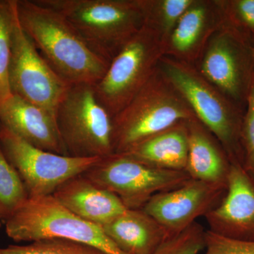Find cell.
Returning <instances> with one entry per match:
<instances>
[{
  "label": "cell",
  "instance_id": "cell-22",
  "mask_svg": "<svg viewBox=\"0 0 254 254\" xmlns=\"http://www.w3.org/2000/svg\"><path fill=\"white\" fill-rule=\"evenodd\" d=\"M15 15V0H0V102L12 95L9 69Z\"/></svg>",
  "mask_w": 254,
  "mask_h": 254
},
{
  "label": "cell",
  "instance_id": "cell-11",
  "mask_svg": "<svg viewBox=\"0 0 254 254\" xmlns=\"http://www.w3.org/2000/svg\"><path fill=\"white\" fill-rule=\"evenodd\" d=\"M9 82L11 94L41 107L55 117L58 105L70 86L43 59L21 28L16 10Z\"/></svg>",
  "mask_w": 254,
  "mask_h": 254
},
{
  "label": "cell",
  "instance_id": "cell-3",
  "mask_svg": "<svg viewBox=\"0 0 254 254\" xmlns=\"http://www.w3.org/2000/svg\"><path fill=\"white\" fill-rule=\"evenodd\" d=\"M158 68L186 100L195 118L218 140L230 163L242 165V131L246 110L207 81L194 65L165 55Z\"/></svg>",
  "mask_w": 254,
  "mask_h": 254
},
{
  "label": "cell",
  "instance_id": "cell-14",
  "mask_svg": "<svg viewBox=\"0 0 254 254\" xmlns=\"http://www.w3.org/2000/svg\"><path fill=\"white\" fill-rule=\"evenodd\" d=\"M227 17L226 1L193 0L172 32L165 55L194 65Z\"/></svg>",
  "mask_w": 254,
  "mask_h": 254
},
{
  "label": "cell",
  "instance_id": "cell-12",
  "mask_svg": "<svg viewBox=\"0 0 254 254\" xmlns=\"http://www.w3.org/2000/svg\"><path fill=\"white\" fill-rule=\"evenodd\" d=\"M227 185L190 180L175 190L153 195L143 210L155 219L169 238L191 226L221 201Z\"/></svg>",
  "mask_w": 254,
  "mask_h": 254
},
{
  "label": "cell",
  "instance_id": "cell-19",
  "mask_svg": "<svg viewBox=\"0 0 254 254\" xmlns=\"http://www.w3.org/2000/svg\"><path fill=\"white\" fill-rule=\"evenodd\" d=\"M188 150V131L184 122L147 138L126 154L155 168L185 171Z\"/></svg>",
  "mask_w": 254,
  "mask_h": 254
},
{
  "label": "cell",
  "instance_id": "cell-26",
  "mask_svg": "<svg viewBox=\"0 0 254 254\" xmlns=\"http://www.w3.org/2000/svg\"><path fill=\"white\" fill-rule=\"evenodd\" d=\"M242 166L254 179V84L249 97L242 131Z\"/></svg>",
  "mask_w": 254,
  "mask_h": 254
},
{
  "label": "cell",
  "instance_id": "cell-2",
  "mask_svg": "<svg viewBox=\"0 0 254 254\" xmlns=\"http://www.w3.org/2000/svg\"><path fill=\"white\" fill-rule=\"evenodd\" d=\"M64 17L88 47L110 63L144 26L145 0H38Z\"/></svg>",
  "mask_w": 254,
  "mask_h": 254
},
{
  "label": "cell",
  "instance_id": "cell-7",
  "mask_svg": "<svg viewBox=\"0 0 254 254\" xmlns=\"http://www.w3.org/2000/svg\"><path fill=\"white\" fill-rule=\"evenodd\" d=\"M165 48L161 35L145 23L112 60L104 76L94 85L97 98L112 118L149 81L165 55Z\"/></svg>",
  "mask_w": 254,
  "mask_h": 254
},
{
  "label": "cell",
  "instance_id": "cell-21",
  "mask_svg": "<svg viewBox=\"0 0 254 254\" xmlns=\"http://www.w3.org/2000/svg\"><path fill=\"white\" fill-rule=\"evenodd\" d=\"M146 21L168 42L179 20L193 0H145Z\"/></svg>",
  "mask_w": 254,
  "mask_h": 254
},
{
  "label": "cell",
  "instance_id": "cell-27",
  "mask_svg": "<svg viewBox=\"0 0 254 254\" xmlns=\"http://www.w3.org/2000/svg\"><path fill=\"white\" fill-rule=\"evenodd\" d=\"M230 17L254 36V0L226 1Z\"/></svg>",
  "mask_w": 254,
  "mask_h": 254
},
{
  "label": "cell",
  "instance_id": "cell-10",
  "mask_svg": "<svg viewBox=\"0 0 254 254\" xmlns=\"http://www.w3.org/2000/svg\"><path fill=\"white\" fill-rule=\"evenodd\" d=\"M0 146L21 177L29 198L53 195L70 177L86 172L100 158H78L40 149L0 125Z\"/></svg>",
  "mask_w": 254,
  "mask_h": 254
},
{
  "label": "cell",
  "instance_id": "cell-5",
  "mask_svg": "<svg viewBox=\"0 0 254 254\" xmlns=\"http://www.w3.org/2000/svg\"><path fill=\"white\" fill-rule=\"evenodd\" d=\"M194 66L207 81L246 110L254 84V36L228 12Z\"/></svg>",
  "mask_w": 254,
  "mask_h": 254
},
{
  "label": "cell",
  "instance_id": "cell-1",
  "mask_svg": "<svg viewBox=\"0 0 254 254\" xmlns=\"http://www.w3.org/2000/svg\"><path fill=\"white\" fill-rule=\"evenodd\" d=\"M18 22L50 67L69 85H95L110 64L58 11L38 0H15Z\"/></svg>",
  "mask_w": 254,
  "mask_h": 254
},
{
  "label": "cell",
  "instance_id": "cell-4",
  "mask_svg": "<svg viewBox=\"0 0 254 254\" xmlns=\"http://www.w3.org/2000/svg\"><path fill=\"white\" fill-rule=\"evenodd\" d=\"M195 119L186 100L158 68L136 96L113 117V153H126L147 138Z\"/></svg>",
  "mask_w": 254,
  "mask_h": 254
},
{
  "label": "cell",
  "instance_id": "cell-9",
  "mask_svg": "<svg viewBox=\"0 0 254 254\" xmlns=\"http://www.w3.org/2000/svg\"><path fill=\"white\" fill-rule=\"evenodd\" d=\"M83 174L117 195L127 209L134 210L143 209L153 195L191 180L186 171L155 168L126 153L100 158Z\"/></svg>",
  "mask_w": 254,
  "mask_h": 254
},
{
  "label": "cell",
  "instance_id": "cell-13",
  "mask_svg": "<svg viewBox=\"0 0 254 254\" xmlns=\"http://www.w3.org/2000/svg\"><path fill=\"white\" fill-rule=\"evenodd\" d=\"M209 231L220 236L254 241V179L241 164H231L227 190L205 216Z\"/></svg>",
  "mask_w": 254,
  "mask_h": 254
},
{
  "label": "cell",
  "instance_id": "cell-16",
  "mask_svg": "<svg viewBox=\"0 0 254 254\" xmlns=\"http://www.w3.org/2000/svg\"><path fill=\"white\" fill-rule=\"evenodd\" d=\"M53 196L71 213L100 227L127 210L117 195L98 186L83 173L66 180Z\"/></svg>",
  "mask_w": 254,
  "mask_h": 254
},
{
  "label": "cell",
  "instance_id": "cell-24",
  "mask_svg": "<svg viewBox=\"0 0 254 254\" xmlns=\"http://www.w3.org/2000/svg\"><path fill=\"white\" fill-rule=\"evenodd\" d=\"M205 232L203 226L195 222L168 239L153 254H199L205 248Z\"/></svg>",
  "mask_w": 254,
  "mask_h": 254
},
{
  "label": "cell",
  "instance_id": "cell-23",
  "mask_svg": "<svg viewBox=\"0 0 254 254\" xmlns=\"http://www.w3.org/2000/svg\"><path fill=\"white\" fill-rule=\"evenodd\" d=\"M0 254H109L94 246L64 239H48L27 245L0 248Z\"/></svg>",
  "mask_w": 254,
  "mask_h": 254
},
{
  "label": "cell",
  "instance_id": "cell-17",
  "mask_svg": "<svg viewBox=\"0 0 254 254\" xmlns=\"http://www.w3.org/2000/svg\"><path fill=\"white\" fill-rule=\"evenodd\" d=\"M101 227L125 254H153L169 239L163 227L143 209H127Z\"/></svg>",
  "mask_w": 254,
  "mask_h": 254
},
{
  "label": "cell",
  "instance_id": "cell-28",
  "mask_svg": "<svg viewBox=\"0 0 254 254\" xmlns=\"http://www.w3.org/2000/svg\"><path fill=\"white\" fill-rule=\"evenodd\" d=\"M1 222H0V228H1Z\"/></svg>",
  "mask_w": 254,
  "mask_h": 254
},
{
  "label": "cell",
  "instance_id": "cell-8",
  "mask_svg": "<svg viewBox=\"0 0 254 254\" xmlns=\"http://www.w3.org/2000/svg\"><path fill=\"white\" fill-rule=\"evenodd\" d=\"M5 224L6 235L15 242L64 239L94 246L109 254H125L101 227L71 213L53 195L28 198Z\"/></svg>",
  "mask_w": 254,
  "mask_h": 254
},
{
  "label": "cell",
  "instance_id": "cell-18",
  "mask_svg": "<svg viewBox=\"0 0 254 254\" xmlns=\"http://www.w3.org/2000/svg\"><path fill=\"white\" fill-rule=\"evenodd\" d=\"M188 158L185 171L192 180L226 185L231 163L218 140L198 119L187 122Z\"/></svg>",
  "mask_w": 254,
  "mask_h": 254
},
{
  "label": "cell",
  "instance_id": "cell-25",
  "mask_svg": "<svg viewBox=\"0 0 254 254\" xmlns=\"http://www.w3.org/2000/svg\"><path fill=\"white\" fill-rule=\"evenodd\" d=\"M204 254H254V241L220 236L205 230Z\"/></svg>",
  "mask_w": 254,
  "mask_h": 254
},
{
  "label": "cell",
  "instance_id": "cell-20",
  "mask_svg": "<svg viewBox=\"0 0 254 254\" xmlns=\"http://www.w3.org/2000/svg\"><path fill=\"white\" fill-rule=\"evenodd\" d=\"M28 198L21 177L0 146V220L6 222Z\"/></svg>",
  "mask_w": 254,
  "mask_h": 254
},
{
  "label": "cell",
  "instance_id": "cell-15",
  "mask_svg": "<svg viewBox=\"0 0 254 254\" xmlns=\"http://www.w3.org/2000/svg\"><path fill=\"white\" fill-rule=\"evenodd\" d=\"M0 125L36 148L67 155L54 115L17 95L0 102Z\"/></svg>",
  "mask_w": 254,
  "mask_h": 254
},
{
  "label": "cell",
  "instance_id": "cell-6",
  "mask_svg": "<svg viewBox=\"0 0 254 254\" xmlns=\"http://www.w3.org/2000/svg\"><path fill=\"white\" fill-rule=\"evenodd\" d=\"M55 120L68 156L101 158L113 154V118L97 98L94 85H70Z\"/></svg>",
  "mask_w": 254,
  "mask_h": 254
}]
</instances>
